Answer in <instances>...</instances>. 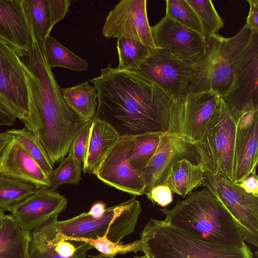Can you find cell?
Masks as SVG:
<instances>
[{"label": "cell", "instance_id": "obj_4", "mask_svg": "<svg viewBox=\"0 0 258 258\" xmlns=\"http://www.w3.org/2000/svg\"><path fill=\"white\" fill-rule=\"evenodd\" d=\"M146 258H253L246 244L241 247L205 240L164 220L150 219L140 233Z\"/></svg>", "mask_w": 258, "mask_h": 258}, {"label": "cell", "instance_id": "obj_23", "mask_svg": "<svg viewBox=\"0 0 258 258\" xmlns=\"http://www.w3.org/2000/svg\"><path fill=\"white\" fill-rule=\"evenodd\" d=\"M204 178V169L201 164L182 159L171 167L163 185L185 198L195 188L203 186Z\"/></svg>", "mask_w": 258, "mask_h": 258}, {"label": "cell", "instance_id": "obj_10", "mask_svg": "<svg viewBox=\"0 0 258 258\" xmlns=\"http://www.w3.org/2000/svg\"><path fill=\"white\" fill-rule=\"evenodd\" d=\"M221 96L213 91L188 93L175 100L173 132L194 144L202 140L219 107Z\"/></svg>", "mask_w": 258, "mask_h": 258}, {"label": "cell", "instance_id": "obj_8", "mask_svg": "<svg viewBox=\"0 0 258 258\" xmlns=\"http://www.w3.org/2000/svg\"><path fill=\"white\" fill-rule=\"evenodd\" d=\"M251 34L245 24L235 36L223 37L218 34L206 39L203 57V75L210 91L223 96L230 87L235 57Z\"/></svg>", "mask_w": 258, "mask_h": 258}, {"label": "cell", "instance_id": "obj_27", "mask_svg": "<svg viewBox=\"0 0 258 258\" xmlns=\"http://www.w3.org/2000/svg\"><path fill=\"white\" fill-rule=\"evenodd\" d=\"M45 54L50 68L62 67L81 72L88 70L87 62L49 35L44 41Z\"/></svg>", "mask_w": 258, "mask_h": 258}, {"label": "cell", "instance_id": "obj_16", "mask_svg": "<svg viewBox=\"0 0 258 258\" xmlns=\"http://www.w3.org/2000/svg\"><path fill=\"white\" fill-rule=\"evenodd\" d=\"M21 63L16 51L0 39V99L23 121L28 113V96Z\"/></svg>", "mask_w": 258, "mask_h": 258}, {"label": "cell", "instance_id": "obj_30", "mask_svg": "<svg viewBox=\"0 0 258 258\" xmlns=\"http://www.w3.org/2000/svg\"><path fill=\"white\" fill-rule=\"evenodd\" d=\"M35 189L31 183L0 173V209L8 211L12 206L31 195Z\"/></svg>", "mask_w": 258, "mask_h": 258}, {"label": "cell", "instance_id": "obj_19", "mask_svg": "<svg viewBox=\"0 0 258 258\" xmlns=\"http://www.w3.org/2000/svg\"><path fill=\"white\" fill-rule=\"evenodd\" d=\"M196 155L192 144L177 134H169L143 170L145 193L163 185L171 167L177 161Z\"/></svg>", "mask_w": 258, "mask_h": 258}, {"label": "cell", "instance_id": "obj_12", "mask_svg": "<svg viewBox=\"0 0 258 258\" xmlns=\"http://www.w3.org/2000/svg\"><path fill=\"white\" fill-rule=\"evenodd\" d=\"M134 135L120 136L101 162L95 175L106 184L134 196L145 194L143 173L135 169L129 160Z\"/></svg>", "mask_w": 258, "mask_h": 258}, {"label": "cell", "instance_id": "obj_22", "mask_svg": "<svg viewBox=\"0 0 258 258\" xmlns=\"http://www.w3.org/2000/svg\"><path fill=\"white\" fill-rule=\"evenodd\" d=\"M120 136L108 123L96 118L92 120L86 157L83 164L84 173L95 174L103 158Z\"/></svg>", "mask_w": 258, "mask_h": 258}, {"label": "cell", "instance_id": "obj_35", "mask_svg": "<svg viewBox=\"0 0 258 258\" xmlns=\"http://www.w3.org/2000/svg\"><path fill=\"white\" fill-rule=\"evenodd\" d=\"M166 2L165 15L204 37L200 20L194 10L185 0H167Z\"/></svg>", "mask_w": 258, "mask_h": 258}, {"label": "cell", "instance_id": "obj_38", "mask_svg": "<svg viewBox=\"0 0 258 258\" xmlns=\"http://www.w3.org/2000/svg\"><path fill=\"white\" fill-rule=\"evenodd\" d=\"M51 27L62 20L68 13L71 6L69 0H47Z\"/></svg>", "mask_w": 258, "mask_h": 258}, {"label": "cell", "instance_id": "obj_11", "mask_svg": "<svg viewBox=\"0 0 258 258\" xmlns=\"http://www.w3.org/2000/svg\"><path fill=\"white\" fill-rule=\"evenodd\" d=\"M195 64L190 65L169 51L156 48L134 71L177 100L184 98L189 93Z\"/></svg>", "mask_w": 258, "mask_h": 258}, {"label": "cell", "instance_id": "obj_2", "mask_svg": "<svg viewBox=\"0 0 258 258\" xmlns=\"http://www.w3.org/2000/svg\"><path fill=\"white\" fill-rule=\"evenodd\" d=\"M20 58L28 96L24 128L33 134L54 165L69 153L73 139L89 121L80 118L63 99L44 42L33 39Z\"/></svg>", "mask_w": 258, "mask_h": 258}, {"label": "cell", "instance_id": "obj_13", "mask_svg": "<svg viewBox=\"0 0 258 258\" xmlns=\"http://www.w3.org/2000/svg\"><path fill=\"white\" fill-rule=\"evenodd\" d=\"M107 38L124 37L156 48L149 25L146 0H122L109 12L102 29Z\"/></svg>", "mask_w": 258, "mask_h": 258}, {"label": "cell", "instance_id": "obj_14", "mask_svg": "<svg viewBox=\"0 0 258 258\" xmlns=\"http://www.w3.org/2000/svg\"><path fill=\"white\" fill-rule=\"evenodd\" d=\"M151 28L157 48L169 51L190 65L196 64L205 54V38L166 15Z\"/></svg>", "mask_w": 258, "mask_h": 258}, {"label": "cell", "instance_id": "obj_44", "mask_svg": "<svg viewBox=\"0 0 258 258\" xmlns=\"http://www.w3.org/2000/svg\"><path fill=\"white\" fill-rule=\"evenodd\" d=\"M4 215V211H3L2 209H0V227Z\"/></svg>", "mask_w": 258, "mask_h": 258}, {"label": "cell", "instance_id": "obj_28", "mask_svg": "<svg viewBox=\"0 0 258 258\" xmlns=\"http://www.w3.org/2000/svg\"><path fill=\"white\" fill-rule=\"evenodd\" d=\"M117 49L119 58L117 68L135 71L155 49L138 41L121 37L117 39Z\"/></svg>", "mask_w": 258, "mask_h": 258}, {"label": "cell", "instance_id": "obj_25", "mask_svg": "<svg viewBox=\"0 0 258 258\" xmlns=\"http://www.w3.org/2000/svg\"><path fill=\"white\" fill-rule=\"evenodd\" d=\"M68 106L82 119L86 121L93 120L98 106L97 93L95 86L89 81L71 88L60 89Z\"/></svg>", "mask_w": 258, "mask_h": 258}, {"label": "cell", "instance_id": "obj_32", "mask_svg": "<svg viewBox=\"0 0 258 258\" xmlns=\"http://www.w3.org/2000/svg\"><path fill=\"white\" fill-rule=\"evenodd\" d=\"M6 132L23 146L26 151L38 163L50 180L53 171V165L33 134L25 128H12L7 130Z\"/></svg>", "mask_w": 258, "mask_h": 258}, {"label": "cell", "instance_id": "obj_7", "mask_svg": "<svg viewBox=\"0 0 258 258\" xmlns=\"http://www.w3.org/2000/svg\"><path fill=\"white\" fill-rule=\"evenodd\" d=\"M204 169L203 186L208 188L230 214L244 241L257 247L258 197L246 192L232 181L205 167Z\"/></svg>", "mask_w": 258, "mask_h": 258}, {"label": "cell", "instance_id": "obj_36", "mask_svg": "<svg viewBox=\"0 0 258 258\" xmlns=\"http://www.w3.org/2000/svg\"><path fill=\"white\" fill-rule=\"evenodd\" d=\"M91 121H89L76 135L69 151V154L76 158L81 165L83 164L86 157Z\"/></svg>", "mask_w": 258, "mask_h": 258}, {"label": "cell", "instance_id": "obj_6", "mask_svg": "<svg viewBox=\"0 0 258 258\" xmlns=\"http://www.w3.org/2000/svg\"><path fill=\"white\" fill-rule=\"evenodd\" d=\"M236 123L221 97L219 107L204 138L193 144L199 163L231 181L235 162Z\"/></svg>", "mask_w": 258, "mask_h": 258}, {"label": "cell", "instance_id": "obj_5", "mask_svg": "<svg viewBox=\"0 0 258 258\" xmlns=\"http://www.w3.org/2000/svg\"><path fill=\"white\" fill-rule=\"evenodd\" d=\"M141 211L139 201L133 197L106 208L100 218H93L84 212L64 221L57 220L56 225L58 231L67 237L95 239L108 232L109 239L119 243L135 231Z\"/></svg>", "mask_w": 258, "mask_h": 258}, {"label": "cell", "instance_id": "obj_3", "mask_svg": "<svg viewBox=\"0 0 258 258\" xmlns=\"http://www.w3.org/2000/svg\"><path fill=\"white\" fill-rule=\"evenodd\" d=\"M170 225L211 242L241 247L246 244L236 223L207 188L189 193L172 209H160Z\"/></svg>", "mask_w": 258, "mask_h": 258}, {"label": "cell", "instance_id": "obj_43", "mask_svg": "<svg viewBox=\"0 0 258 258\" xmlns=\"http://www.w3.org/2000/svg\"><path fill=\"white\" fill-rule=\"evenodd\" d=\"M11 138L7 132L0 133V155Z\"/></svg>", "mask_w": 258, "mask_h": 258}, {"label": "cell", "instance_id": "obj_24", "mask_svg": "<svg viewBox=\"0 0 258 258\" xmlns=\"http://www.w3.org/2000/svg\"><path fill=\"white\" fill-rule=\"evenodd\" d=\"M30 239V232L23 230L11 214H5L0 227V258H29Z\"/></svg>", "mask_w": 258, "mask_h": 258}, {"label": "cell", "instance_id": "obj_34", "mask_svg": "<svg viewBox=\"0 0 258 258\" xmlns=\"http://www.w3.org/2000/svg\"><path fill=\"white\" fill-rule=\"evenodd\" d=\"M82 165L72 155L68 154L59 161L53 170L50 178L49 188L56 190L63 184H78L81 180Z\"/></svg>", "mask_w": 258, "mask_h": 258}, {"label": "cell", "instance_id": "obj_46", "mask_svg": "<svg viewBox=\"0 0 258 258\" xmlns=\"http://www.w3.org/2000/svg\"><path fill=\"white\" fill-rule=\"evenodd\" d=\"M93 258H98V257H97V256H93Z\"/></svg>", "mask_w": 258, "mask_h": 258}, {"label": "cell", "instance_id": "obj_33", "mask_svg": "<svg viewBox=\"0 0 258 258\" xmlns=\"http://www.w3.org/2000/svg\"><path fill=\"white\" fill-rule=\"evenodd\" d=\"M194 10L201 23L205 39L218 34L224 21L210 0H185Z\"/></svg>", "mask_w": 258, "mask_h": 258}, {"label": "cell", "instance_id": "obj_41", "mask_svg": "<svg viewBox=\"0 0 258 258\" xmlns=\"http://www.w3.org/2000/svg\"><path fill=\"white\" fill-rule=\"evenodd\" d=\"M238 184L246 192L258 197V180L256 173L246 177Z\"/></svg>", "mask_w": 258, "mask_h": 258}, {"label": "cell", "instance_id": "obj_18", "mask_svg": "<svg viewBox=\"0 0 258 258\" xmlns=\"http://www.w3.org/2000/svg\"><path fill=\"white\" fill-rule=\"evenodd\" d=\"M32 31L23 0H0V39L20 57L30 48Z\"/></svg>", "mask_w": 258, "mask_h": 258}, {"label": "cell", "instance_id": "obj_21", "mask_svg": "<svg viewBox=\"0 0 258 258\" xmlns=\"http://www.w3.org/2000/svg\"><path fill=\"white\" fill-rule=\"evenodd\" d=\"M258 119L243 127L236 126L234 169L232 181L240 183L256 173L258 162Z\"/></svg>", "mask_w": 258, "mask_h": 258}, {"label": "cell", "instance_id": "obj_9", "mask_svg": "<svg viewBox=\"0 0 258 258\" xmlns=\"http://www.w3.org/2000/svg\"><path fill=\"white\" fill-rule=\"evenodd\" d=\"M258 34L251 32L234 60L233 80L221 97L236 122L242 114L258 110Z\"/></svg>", "mask_w": 258, "mask_h": 258}, {"label": "cell", "instance_id": "obj_40", "mask_svg": "<svg viewBox=\"0 0 258 258\" xmlns=\"http://www.w3.org/2000/svg\"><path fill=\"white\" fill-rule=\"evenodd\" d=\"M17 119L13 111L0 99V126H13Z\"/></svg>", "mask_w": 258, "mask_h": 258}, {"label": "cell", "instance_id": "obj_45", "mask_svg": "<svg viewBox=\"0 0 258 258\" xmlns=\"http://www.w3.org/2000/svg\"><path fill=\"white\" fill-rule=\"evenodd\" d=\"M133 258H146L145 255H142V256H135L133 257Z\"/></svg>", "mask_w": 258, "mask_h": 258}, {"label": "cell", "instance_id": "obj_31", "mask_svg": "<svg viewBox=\"0 0 258 258\" xmlns=\"http://www.w3.org/2000/svg\"><path fill=\"white\" fill-rule=\"evenodd\" d=\"M34 34L40 42L50 35L52 29L47 0H23Z\"/></svg>", "mask_w": 258, "mask_h": 258}, {"label": "cell", "instance_id": "obj_42", "mask_svg": "<svg viewBox=\"0 0 258 258\" xmlns=\"http://www.w3.org/2000/svg\"><path fill=\"white\" fill-rule=\"evenodd\" d=\"M106 209V204L101 201L95 202L88 212L89 215L94 219L101 218L104 214Z\"/></svg>", "mask_w": 258, "mask_h": 258}, {"label": "cell", "instance_id": "obj_39", "mask_svg": "<svg viewBox=\"0 0 258 258\" xmlns=\"http://www.w3.org/2000/svg\"><path fill=\"white\" fill-rule=\"evenodd\" d=\"M247 2L250 7L245 25L252 33L258 34V0H248Z\"/></svg>", "mask_w": 258, "mask_h": 258}, {"label": "cell", "instance_id": "obj_37", "mask_svg": "<svg viewBox=\"0 0 258 258\" xmlns=\"http://www.w3.org/2000/svg\"><path fill=\"white\" fill-rule=\"evenodd\" d=\"M145 194L153 205L157 204L164 208L173 201L172 191L165 185L156 186Z\"/></svg>", "mask_w": 258, "mask_h": 258}, {"label": "cell", "instance_id": "obj_26", "mask_svg": "<svg viewBox=\"0 0 258 258\" xmlns=\"http://www.w3.org/2000/svg\"><path fill=\"white\" fill-rule=\"evenodd\" d=\"M169 134L170 133H155L134 135V144L129 160L131 165L143 172Z\"/></svg>", "mask_w": 258, "mask_h": 258}, {"label": "cell", "instance_id": "obj_15", "mask_svg": "<svg viewBox=\"0 0 258 258\" xmlns=\"http://www.w3.org/2000/svg\"><path fill=\"white\" fill-rule=\"evenodd\" d=\"M67 204V199L56 190L42 187L12 206L8 211L23 230L30 233L58 216Z\"/></svg>", "mask_w": 258, "mask_h": 258}, {"label": "cell", "instance_id": "obj_20", "mask_svg": "<svg viewBox=\"0 0 258 258\" xmlns=\"http://www.w3.org/2000/svg\"><path fill=\"white\" fill-rule=\"evenodd\" d=\"M0 173L33 184L49 188L50 180L41 167L16 139L11 138L0 155Z\"/></svg>", "mask_w": 258, "mask_h": 258}, {"label": "cell", "instance_id": "obj_17", "mask_svg": "<svg viewBox=\"0 0 258 258\" xmlns=\"http://www.w3.org/2000/svg\"><path fill=\"white\" fill-rule=\"evenodd\" d=\"M57 216L30 232L29 258H86L93 246L84 242L67 240L58 230Z\"/></svg>", "mask_w": 258, "mask_h": 258}, {"label": "cell", "instance_id": "obj_29", "mask_svg": "<svg viewBox=\"0 0 258 258\" xmlns=\"http://www.w3.org/2000/svg\"><path fill=\"white\" fill-rule=\"evenodd\" d=\"M108 232L101 237L95 239L85 238H74L64 236V240L84 242L88 243L96 249L99 252L98 258H113L118 254H125L130 252H137L143 251L142 242L140 239L133 242L123 244L122 242L116 243L111 241L107 237Z\"/></svg>", "mask_w": 258, "mask_h": 258}, {"label": "cell", "instance_id": "obj_1", "mask_svg": "<svg viewBox=\"0 0 258 258\" xmlns=\"http://www.w3.org/2000/svg\"><path fill=\"white\" fill-rule=\"evenodd\" d=\"M90 81L97 93L95 118L108 123L120 136L173 134L175 100L154 82L111 64Z\"/></svg>", "mask_w": 258, "mask_h": 258}]
</instances>
